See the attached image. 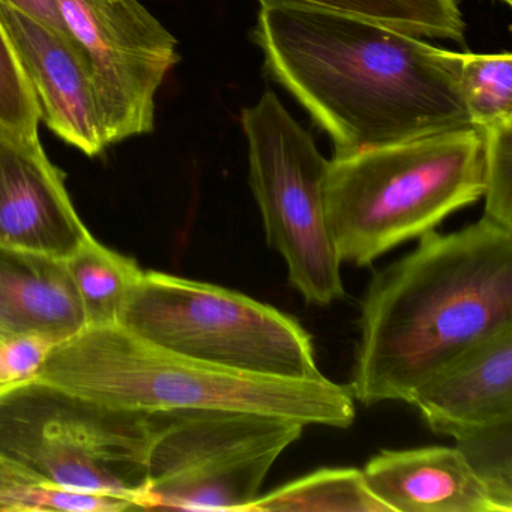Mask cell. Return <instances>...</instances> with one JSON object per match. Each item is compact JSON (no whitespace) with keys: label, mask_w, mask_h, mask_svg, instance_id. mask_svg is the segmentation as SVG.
Masks as SVG:
<instances>
[{"label":"cell","mask_w":512,"mask_h":512,"mask_svg":"<svg viewBox=\"0 0 512 512\" xmlns=\"http://www.w3.org/2000/svg\"><path fill=\"white\" fill-rule=\"evenodd\" d=\"M362 473L391 512H500L455 446L382 449Z\"/></svg>","instance_id":"obj_13"},{"label":"cell","mask_w":512,"mask_h":512,"mask_svg":"<svg viewBox=\"0 0 512 512\" xmlns=\"http://www.w3.org/2000/svg\"><path fill=\"white\" fill-rule=\"evenodd\" d=\"M500 2H503V4L511 5L512 0H500Z\"/></svg>","instance_id":"obj_26"},{"label":"cell","mask_w":512,"mask_h":512,"mask_svg":"<svg viewBox=\"0 0 512 512\" xmlns=\"http://www.w3.org/2000/svg\"><path fill=\"white\" fill-rule=\"evenodd\" d=\"M484 196V137L455 128L328 161L326 226L341 265H373Z\"/></svg>","instance_id":"obj_3"},{"label":"cell","mask_w":512,"mask_h":512,"mask_svg":"<svg viewBox=\"0 0 512 512\" xmlns=\"http://www.w3.org/2000/svg\"><path fill=\"white\" fill-rule=\"evenodd\" d=\"M263 2V0H260ZM352 14L425 38L463 43L464 20L458 0H277Z\"/></svg>","instance_id":"obj_17"},{"label":"cell","mask_w":512,"mask_h":512,"mask_svg":"<svg viewBox=\"0 0 512 512\" xmlns=\"http://www.w3.org/2000/svg\"><path fill=\"white\" fill-rule=\"evenodd\" d=\"M85 326L64 259L0 244V340L35 335L59 344Z\"/></svg>","instance_id":"obj_14"},{"label":"cell","mask_w":512,"mask_h":512,"mask_svg":"<svg viewBox=\"0 0 512 512\" xmlns=\"http://www.w3.org/2000/svg\"><path fill=\"white\" fill-rule=\"evenodd\" d=\"M0 25L34 92L41 121L59 139L97 157L107 148L101 131L91 64L71 35L0 4Z\"/></svg>","instance_id":"obj_11"},{"label":"cell","mask_w":512,"mask_h":512,"mask_svg":"<svg viewBox=\"0 0 512 512\" xmlns=\"http://www.w3.org/2000/svg\"><path fill=\"white\" fill-rule=\"evenodd\" d=\"M500 512L512 511V421L476 428L455 439Z\"/></svg>","instance_id":"obj_19"},{"label":"cell","mask_w":512,"mask_h":512,"mask_svg":"<svg viewBox=\"0 0 512 512\" xmlns=\"http://www.w3.org/2000/svg\"><path fill=\"white\" fill-rule=\"evenodd\" d=\"M91 236L40 134L0 124V244L65 260Z\"/></svg>","instance_id":"obj_10"},{"label":"cell","mask_w":512,"mask_h":512,"mask_svg":"<svg viewBox=\"0 0 512 512\" xmlns=\"http://www.w3.org/2000/svg\"><path fill=\"white\" fill-rule=\"evenodd\" d=\"M128 509H139V506L133 500L116 494L58 487L52 484L41 485L38 494L37 512H118Z\"/></svg>","instance_id":"obj_23"},{"label":"cell","mask_w":512,"mask_h":512,"mask_svg":"<svg viewBox=\"0 0 512 512\" xmlns=\"http://www.w3.org/2000/svg\"><path fill=\"white\" fill-rule=\"evenodd\" d=\"M94 76L107 148L154 131L155 98L179 62L176 38L139 0H58Z\"/></svg>","instance_id":"obj_9"},{"label":"cell","mask_w":512,"mask_h":512,"mask_svg":"<svg viewBox=\"0 0 512 512\" xmlns=\"http://www.w3.org/2000/svg\"><path fill=\"white\" fill-rule=\"evenodd\" d=\"M55 346L35 335L0 340V389L34 379Z\"/></svg>","instance_id":"obj_22"},{"label":"cell","mask_w":512,"mask_h":512,"mask_svg":"<svg viewBox=\"0 0 512 512\" xmlns=\"http://www.w3.org/2000/svg\"><path fill=\"white\" fill-rule=\"evenodd\" d=\"M164 412L106 406L40 379L0 389V457L44 484L116 494L143 509Z\"/></svg>","instance_id":"obj_5"},{"label":"cell","mask_w":512,"mask_h":512,"mask_svg":"<svg viewBox=\"0 0 512 512\" xmlns=\"http://www.w3.org/2000/svg\"><path fill=\"white\" fill-rule=\"evenodd\" d=\"M304 428L256 413L164 412L143 509L247 512L275 461Z\"/></svg>","instance_id":"obj_8"},{"label":"cell","mask_w":512,"mask_h":512,"mask_svg":"<svg viewBox=\"0 0 512 512\" xmlns=\"http://www.w3.org/2000/svg\"><path fill=\"white\" fill-rule=\"evenodd\" d=\"M40 479L0 457V512L37 511Z\"/></svg>","instance_id":"obj_24"},{"label":"cell","mask_w":512,"mask_h":512,"mask_svg":"<svg viewBox=\"0 0 512 512\" xmlns=\"http://www.w3.org/2000/svg\"><path fill=\"white\" fill-rule=\"evenodd\" d=\"M77 394L133 412L218 410L349 428L356 410L349 386L233 370L170 352L122 325L89 328L70 364Z\"/></svg>","instance_id":"obj_4"},{"label":"cell","mask_w":512,"mask_h":512,"mask_svg":"<svg viewBox=\"0 0 512 512\" xmlns=\"http://www.w3.org/2000/svg\"><path fill=\"white\" fill-rule=\"evenodd\" d=\"M253 40L275 82L334 143V157L472 127L458 53L352 14L260 2Z\"/></svg>","instance_id":"obj_1"},{"label":"cell","mask_w":512,"mask_h":512,"mask_svg":"<svg viewBox=\"0 0 512 512\" xmlns=\"http://www.w3.org/2000/svg\"><path fill=\"white\" fill-rule=\"evenodd\" d=\"M458 82L472 127L512 121L511 53H458Z\"/></svg>","instance_id":"obj_18"},{"label":"cell","mask_w":512,"mask_h":512,"mask_svg":"<svg viewBox=\"0 0 512 512\" xmlns=\"http://www.w3.org/2000/svg\"><path fill=\"white\" fill-rule=\"evenodd\" d=\"M85 314L86 326L119 325L143 269L94 235L65 259Z\"/></svg>","instance_id":"obj_15"},{"label":"cell","mask_w":512,"mask_h":512,"mask_svg":"<svg viewBox=\"0 0 512 512\" xmlns=\"http://www.w3.org/2000/svg\"><path fill=\"white\" fill-rule=\"evenodd\" d=\"M247 512H391L359 469H319L257 497Z\"/></svg>","instance_id":"obj_16"},{"label":"cell","mask_w":512,"mask_h":512,"mask_svg":"<svg viewBox=\"0 0 512 512\" xmlns=\"http://www.w3.org/2000/svg\"><path fill=\"white\" fill-rule=\"evenodd\" d=\"M119 325L197 361L287 379H323L310 332L236 290L143 271Z\"/></svg>","instance_id":"obj_6"},{"label":"cell","mask_w":512,"mask_h":512,"mask_svg":"<svg viewBox=\"0 0 512 512\" xmlns=\"http://www.w3.org/2000/svg\"><path fill=\"white\" fill-rule=\"evenodd\" d=\"M407 404L433 433L454 440L512 421V326L467 347L421 383Z\"/></svg>","instance_id":"obj_12"},{"label":"cell","mask_w":512,"mask_h":512,"mask_svg":"<svg viewBox=\"0 0 512 512\" xmlns=\"http://www.w3.org/2000/svg\"><path fill=\"white\" fill-rule=\"evenodd\" d=\"M241 124L266 241L286 262L290 286L308 304L340 301L346 290L323 206L329 160L275 92L242 110Z\"/></svg>","instance_id":"obj_7"},{"label":"cell","mask_w":512,"mask_h":512,"mask_svg":"<svg viewBox=\"0 0 512 512\" xmlns=\"http://www.w3.org/2000/svg\"><path fill=\"white\" fill-rule=\"evenodd\" d=\"M40 109L0 25V124L25 134H40Z\"/></svg>","instance_id":"obj_21"},{"label":"cell","mask_w":512,"mask_h":512,"mask_svg":"<svg viewBox=\"0 0 512 512\" xmlns=\"http://www.w3.org/2000/svg\"><path fill=\"white\" fill-rule=\"evenodd\" d=\"M512 326V230L482 217L431 232L374 272L361 301L350 394L364 406L407 403L461 352Z\"/></svg>","instance_id":"obj_2"},{"label":"cell","mask_w":512,"mask_h":512,"mask_svg":"<svg viewBox=\"0 0 512 512\" xmlns=\"http://www.w3.org/2000/svg\"><path fill=\"white\" fill-rule=\"evenodd\" d=\"M0 4L14 8L59 34L71 35L62 17L58 0H0Z\"/></svg>","instance_id":"obj_25"},{"label":"cell","mask_w":512,"mask_h":512,"mask_svg":"<svg viewBox=\"0 0 512 512\" xmlns=\"http://www.w3.org/2000/svg\"><path fill=\"white\" fill-rule=\"evenodd\" d=\"M484 137V215L512 230V121L479 130Z\"/></svg>","instance_id":"obj_20"}]
</instances>
